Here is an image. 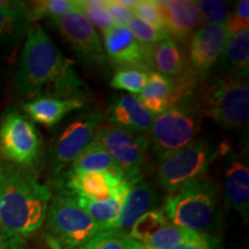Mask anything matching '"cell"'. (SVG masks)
I'll use <instances>...</instances> for the list:
<instances>
[{
    "mask_svg": "<svg viewBox=\"0 0 249 249\" xmlns=\"http://www.w3.org/2000/svg\"><path fill=\"white\" fill-rule=\"evenodd\" d=\"M14 88L27 98L49 93L50 97L85 101L90 92L73 64L40 26L28 29Z\"/></svg>",
    "mask_w": 249,
    "mask_h": 249,
    "instance_id": "6da1fadb",
    "label": "cell"
},
{
    "mask_svg": "<svg viewBox=\"0 0 249 249\" xmlns=\"http://www.w3.org/2000/svg\"><path fill=\"white\" fill-rule=\"evenodd\" d=\"M51 191L29 173L0 169V222L21 236L36 232L45 222Z\"/></svg>",
    "mask_w": 249,
    "mask_h": 249,
    "instance_id": "7a4b0ae2",
    "label": "cell"
},
{
    "mask_svg": "<svg viewBox=\"0 0 249 249\" xmlns=\"http://www.w3.org/2000/svg\"><path fill=\"white\" fill-rule=\"evenodd\" d=\"M163 211L173 225L198 233L213 231L218 219L216 186L205 178L187 183L167 196Z\"/></svg>",
    "mask_w": 249,
    "mask_h": 249,
    "instance_id": "3957f363",
    "label": "cell"
},
{
    "mask_svg": "<svg viewBox=\"0 0 249 249\" xmlns=\"http://www.w3.org/2000/svg\"><path fill=\"white\" fill-rule=\"evenodd\" d=\"M201 128L198 110L181 99L156 116L150 134L156 157L160 161L195 141Z\"/></svg>",
    "mask_w": 249,
    "mask_h": 249,
    "instance_id": "277c9868",
    "label": "cell"
},
{
    "mask_svg": "<svg viewBox=\"0 0 249 249\" xmlns=\"http://www.w3.org/2000/svg\"><path fill=\"white\" fill-rule=\"evenodd\" d=\"M226 151L227 149L218 148L208 140H195L160 161L158 181L166 192H177L187 183L204 178L218 155Z\"/></svg>",
    "mask_w": 249,
    "mask_h": 249,
    "instance_id": "5b68a950",
    "label": "cell"
},
{
    "mask_svg": "<svg viewBox=\"0 0 249 249\" xmlns=\"http://www.w3.org/2000/svg\"><path fill=\"white\" fill-rule=\"evenodd\" d=\"M208 117L226 129L247 124L249 118V87L247 81L226 76L214 80L204 103Z\"/></svg>",
    "mask_w": 249,
    "mask_h": 249,
    "instance_id": "8992f818",
    "label": "cell"
},
{
    "mask_svg": "<svg viewBox=\"0 0 249 249\" xmlns=\"http://www.w3.org/2000/svg\"><path fill=\"white\" fill-rule=\"evenodd\" d=\"M45 219L50 236L70 248L81 247L101 232L91 217L70 196L51 197Z\"/></svg>",
    "mask_w": 249,
    "mask_h": 249,
    "instance_id": "52a82bcc",
    "label": "cell"
},
{
    "mask_svg": "<svg viewBox=\"0 0 249 249\" xmlns=\"http://www.w3.org/2000/svg\"><path fill=\"white\" fill-rule=\"evenodd\" d=\"M93 139L105 148L124 178L140 177L145 152L150 145L148 138L107 124L99 127Z\"/></svg>",
    "mask_w": 249,
    "mask_h": 249,
    "instance_id": "ba28073f",
    "label": "cell"
},
{
    "mask_svg": "<svg viewBox=\"0 0 249 249\" xmlns=\"http://www.w3.org/2000/svg\"><path fill=\"white\" fill-rule=\"evenodd\" d=\"M0 149L15 164L29 166L35 163L40 151L35 124L20 112H8L0 124Z\"/></svg>",
    "mask_w": 249,
    "mask_h": 249,
    "instance_id": "9c48e42d",
    "label": "cell"
},
{
    "mask_svg": "<svg viewBox=\"0 0 249 249\" xmlns=\"http://www.w3.org/2000/svg\"><path fill=\"white\" fill-rule=\"evenodd\" d=\"M52 22L76 52L81 61L97 71L107 70L108 60L97 31L80 12H71L53 18Z\"/></svg>",
    "mask_w": 249,
    "mask_h": 249,
    "instance_id": "30bf717a",
    "label": "cell"
},
{
    "mask_svg": "<svg viewBox=\"0 0 249 249\" xmlns=\"http://www.w3.org/2000/svg\"><path fill=\"white\" fill-rule=\"evenodd\" d=\"M103 123L99 111H90L73 119L61 130L52 149V172L60 174L65 167L73 163L80 152L95 138Z\"/></svg>",
    "mask_w": 249,
    "mask_h": 249,
    "instance_id": "8fae6325",
    "label": "cell"
},
{
    "mask_svg": "<svg viewBox=\"0 0 249 249\" xmlns=\"http://www.w3.org/2000/svg\"><path fill=\"white\" fill-rule=\"evenodd\" d=\"M104 34V51L118 68H140L150 71L151 46L140 43L126 26L116 24Z\"/></svg>",
    "mask_w": 249,
    "mask_h": 249,
    "instance_id": "7c38bea8",
    "label": "cell"
},
{
    "mask_svg": "<svg viewBox=\"0 0 249 249\" xmlns=\"http://www.w3.org/2000/svg\"><path fill=\"white\" fill-rule=\"evenodd\" d=\"M127 180L121 174L110 172H74L62 174L57 182L58 195L83 197L92 201H107L114 189Z\"/></svg>",
    "mask_w": 249,
    "mask_h": 249,
    "instance_id": "4fadbf2b",
    "label": "cell"
},
{
    "mask_svg": "<svg viewBox=\"0 0 249 249\" xmlns=\"http://www.w3.org/2000/svg\"><path fill=\"white\" fill-rule=\"evenodd\" d=\"M226 24L205 23L193 34L189 45V61L197 74L209 71L222 57L230 38Z\"/></svg>",
    "mask_w": 249,
    "mask_h": 249,
    "instance_id": "5bb4252c",
    "label": "cell"
},
{
    "mask_svg": "<svg viewBox=\"0 0 249 249\" xmlns=\"http://www.w3.org/2000/svg\"><path fill=\"white\" fill-rule=\"evenodd\" d=\"M224 200L227 207L248 217L249 211V169L244 155H227L224 180Z\"/></svg>",
    "mask_w": 249,
    "mask_h": 249,
    "instance_id": "9a60e30c",
    "label": "cell"
},
{
    "mask_svg": "<svg viewBox=\"0 0 249 249\" xmlns=\"http://www.w3.org/2000/svg\"><path fill=\"white\" fill-rule=\"evenodd\" d=\"M164 20V30L171 38L187 40L198 29L202 21L196 1L157 0Z\"/></svg>",
    "mask_w": 249,
    "mask_h": 249,
    "instance_id": "2e32d148",
    "label": "cell"
},
{
    "mask_svg": "<svg viewBox=\"0 0 249 249\" xmlns=\"http://www.w3.org/2000/svg\"><path fill=\"white\" fill-rule=\"evenodd\" d=\"M156 116L149 112L133 95H120L112 102L107 112L111 126L136 134L149 133Z\"/></svg>",
    "mask_w": 249,
    "mask_h": 249,
    "instance_id": "e0dca14e",
    "label": "cell"
},
{
    "mask_svg": "<svg viewBox=\"0 0 249 249\" xmlns=\"http://www.w3.org/2000/svg\"><path fill=\"white\" fill-rule=\"evenodd\" d=\"M142 180L141 177L127 179L114 189L113 195L107 201H92L83 197H73L81 208L97 224L101 231L113 230L119 219L121 207L130 188Z\"/></svg>",
    "mask_w": 249,
    "mask_h": 249,
    "instance_id": "ac0fdd59",
    "label": "cell"
},
{
    "mask_svg": "<svg viewBox=\"0 0 249 249\" xmlns=\"http://www.w3.org/2000/svg\"><path fill=\"white\" fill-rule=\"evenodd\" d=\"M85 107V101L42 96L23 105L31 119L45 127H53L71 112Z\"/></svg>",
    "mask_w": 249,
    "mask_h": 249,
    "instance_id": "d6986e66",
    "label": "cell"
},
{
    "mask_svg": "<svg viewBox=\"0 0 249 249\" xmlns=\"http://www.w3.org/2000/svg\"><path fill=\"white\" fill-rule=\"evenodd\" d=\"M156 201H157V195L151 183L140 180L130 188L124 198L119 219L113 230L123 232L128 231L139 218L148 213Z\"/></svg>",
    "mask_w": 249,
    "mask_h": 249,
    "instance_id": "ffe728a7",
    "label": "cell"
},
{
    "mask_svg": "<svg viewBox=\"0 0 249 249\" xmlns=\"http://www.w3.org/2000/svg\"><path fill=\"white\" fill-rule=\"evenodd\" d=\"M176 81L157 71H150L147 85L139 93L138 99L155 116L163 113L174 104Z\"/></svg>",
    "mask_w": 249,
    "mask_h": 249,
    "instance_id": "44dd1931",
    "label": "cell"
},
{
    "mask_svg": "<svg viewBox=\"0 0 249 249\" xmlns=\"http://www.w3.org/2000/svg\"><path fill=\"white\" fill-rule=\"evenodd\" d=\"M220 61L229 71V76L247 79L249 70V29L230 36Z\"/></svg>",
    "mask_w": 249,
    "mask_h": 249,
    "instance_id": "7402d4cb",
    "label": "cell"
},
{
    "mask_svg": "<svg viewBox=\"0 0 249 249\" xmlns=\"http://www.w3.org/2000/svg\"><path fill=\"white\" fill-rule=\"evenodd\" d=\"M151 67L167 77L178 76L185 70L181 50L170 36L151 46Z\"/></svg>",
    "mask_w": 249,
    "mask_h": 249,
    "instance_id": "603a6c76",
    "label": "cell"
},
{
    "mask_svg": "<svg viewBox=\"0 0 249 249\" xmlns=\"http://www.w3.org/2000/svg\"><path fill=\"white\" fill-rule=\"evenodd\" d=\"M71 171L74 172H110L121 174V171L112 160L105 148L95 139L80 152L71 163Z\"/></svg>",
    "mask_w": 249,
    "mask_h": 249,
    "instance_id": "cb8c5ba5",
    "label": "cell"
},
{
    "mask_svg": "<svg viewBox=\"0 0 249 249\" xmlns=\"http://www.w3.org/2000/svg\"><path fill=\"white\" fill-rule=\"evenodd\" d=\"M201 234L202 233L187 230L185 227L167 224L161 227L160 231L156 232L144 244L154 249H173L183 242L194 240Z\"/></svg>",
    "mask_w": 249,
    "mask_h": 249,
    "instance_id": "d4e9b609",
    "label": "cell"
},
{
    "mask_svg": "<svg viewBox=\"0 0 249 249\" xmlns=\"http://www.w3.org/2000/svg\"><path fill=\"white\" fill-rule=\"evenodd\" d=\"M30 21L29 8L23 2L18 1L12 7L0 8V38L21 33Z\"/></svg>",
    "mask_w": 249,
    "mask_h": 249,
    "instance_id": "484cf974",
    "label": "cell"
},
{
    "mask_svg": "<svg viewBox=\"0 0 249 249\" xmlns=\"http://www.w3.org/2000/svg\"><path fill=\"white\" fill-rule=\"evenodd\" d=\"M167 224H169V220L163 210H149L136 220V223L130 229L129 235L135 241L145 242Z\"/></svg>",
    "mask_w": 249,
    "mask_h": 249,
    "instance_id": "4316f807",
    "label": "cell"
},
{
    "mask_svg": "<svg viewBox=\"0 0 249 249\" xmlns=\"http://www.w3.org/2000/svg\"><path fill=\"white\" fill-rule=\"evenodd\" d=\"M135 240L128 232L107 230L98 232L79 249H133Z\"/></svg>",
    "mask_w": 249,
    "mask_h": 249,
    "instance_id": "83f0119b",
    "label": "cell"
},
{
    "mask_svg": "<svg viewBox=\"0 0 249 249\" xmlns=\"http://www.w3.org/2000/svg\"><path fill=\"white\" fill-rule=\"evenodd\" d=\"M150 71L140 70V68H118L110 85L112 88L124 90L130 93H140L147 81Z\"/></svg>",
    "mask_w": 249,
    "mask_h": 249,
    "instance_id": "f1b7e54d",
    "label": "cell"
},
{
    "mask_svg": "<svg viewBox=\"0 0 249 249\" xmlns=\"http://www.w3.org/2000/svg\"><path fill=\"white\" fill-rule=\"evenodd\" d=\"M103 1L104 0H75V5L77 12H80L92 26H97L105 33L117 23L103 7Z\"/></svg>",
    "mask_w": 249,
    "mask_h": 249,
    "instance_id": "f546056e",
    "label": "cell"
},
{
    "mask_svg": "<svg viewBox=\"0 0 249 249\" xmlns=\"http://www.w3.org/2000/svg\"><path fill=\"white\" fill-rule=\"evenodd\" d=\"M71 12H77L75 0H44V1H36L33 4L31 9L29 8L30 20H37L43 17L58 18L64 17Z\"/></svg>",
    "mask_w": 249,
    "mask_h": 249,
    "instance_id": "4dcf8cb0",
    "label": "cell"
},
{
    "mask_svg": "<svg viewBox=\"0 0 249 249\" xmlns=\"http://www.w3.org/2000/svg\"><path fill=\"white\" fill-rule=\"evenodd\" d=\"M127 28H128L130 33L133 34V36L140 43L145 45H155L160 43V40L169 37L164 29H161L160 27H156L151 23L145 22V21L135 17L129 21V23L127 24Z\"/></svg>",
    "mask_w": 249,
    "mask_h": 249,
    "instance_id": "1f68e13d",
    "label": "cell"
},
{
    "mask_svg": "<svg viewBox=\"0 0 249 249\" xmlns=\"http://www.w3.org/2000/svg\"><path fill=\"white\" fill-rule=\"evenodd\" d=\"M201 21L204 23L226 24L230 15L229 4L219 0H201L196 1Z\"/></svg>",
    "mask_w": 249,
    "mask_h": 249,
    "instance_id": "d6a6232c",
    "label": "cell"
},
{
    "mask_svg": "<svg viewBox=\"0 0 249 249\" xmlns=\"http://www.w3.org/2000/svg\"><path fill=\"white\" fill-rule=\"evenodd\" d=\"M132 12L135 18L164 29L163 15L156 0H139Z\"/></svg>",
    "mask_w": 249,
    "mask_h": 249,
    "instance_id": "836d02e7",
    "label": "cell"
},
{
    "mask_svg": "<svg viewBox=\"0 0 249 249\" xmlns=\"http://www.w3.org/2000/svg\"><path fill=\"white\" fill-rule=\"evenodd\" d=\"M249 26V1L248 0H240L236 5L235 12L230 15L226 22L227 30L230 35H235L240 31L248 29Z\"/></svg>",
    "mask_w": 249,
    "mask_h": 249,
    "instance_id": "e575fe53",
    "label": "cell"
},
{
    "mask_svg": "<svg viewBox=\"0 0 249 249\" xmlns=\"http://www.w3.org/2000/svg\"><path fill=\"white\" fill-rule=\"evenodd\" d=\"M103 7L107 12L108 15L113 18V21L119 26H126L134 18L132 9L124 6L119 0H104Z\"/></svg>",
    "mask_w": 249,
    "mask_h": 249,
    "instance_id": "d590c367",
    "label": "cell"
},
{
    "mask_svg": "<svg viewBox=\"0 0 249 249\" xmlns=\"http://www.w3.org/2000/svg\"><path fill=\"white\" fill-rule=\"evenodd\" d=\"M220 240L216 236L208 234V233H202L198 238L194 240L183 242V244L177 246L173 249H219Z\"/></svg>",
    "mask_w": 249,
    "mask_h": 249,
    "instance_id": "8d00e7d4",
    "label": "cell"
},
{
    "mask_svg": "<svg viewBox=\"0 0 249 249\" xmlns=\"http://www.w3.org/2000/svg\"><path fill=\"white\" fill-rule=\"evenodd\" d=\"M24 236L8 231L5 227H0V249H24Z\"/></svg>",
    "mask_w": 249,
    "mask_h": 249,
    "instance_id": "74e56055",
    "label": "cell"
},
{
    "mask_svg": "<svg viewBox=\"0 0 249 249\" xmlns=\"http://www.w3.org/2000/svg\"><path fill=\"white\" fill-rule=\"evenodd\" d=\"M46 240H48V244L50 247H51V249H62L61 245L59 244L55 239L52 238V236H48V239H46Z\"/></svg>",
    "mask_w": 249,
    "mask_h": 249,
    "instance_id": "f35d334b",
    "label": "cell"
},
{
    "mask_svg": "<svg viewBox=\"0 0 249 249\" xmlns=\"http://www.w3.org/2000/svg\"><path fill=\"white\" fill-rule=\"evenodd\" d=\"M133 249H154V248L150 247V246H148L147 244H144V242L135 241Z\"/></svg>",
    "mask_w": 249,
    "mask_h": 249,
    "instance_id": "ab89813d",
    "label": "cell"
},
{
    "mask_svg": "<svg viewBox=\"0 0 249 249\" xmlns=\"http://www.w3.org/2000/svg\"><path fill=\"white\" fill-rule=\"evenodd\" d=\"M18 1H7V0H0V8H7L12 7L17 4Z\"/></svg>",
    "mask_w": 249,
    "mask_h": 249,
    "instance_id": "60d3db41",
    "label": "cell"
},
{
    "mask_svg": "<svg viewBox=\"0 0 249 249\" xmlns=\"http://www.w3.org/2000/svg\"><path fill=\"white\" fill-rule=\"evenodd\" d=\"M0 227H2V225H1V222H0Z\"/></svg>",
    "mask_w": 249,
    "mask_h": 249,
    "instance_id": "b9f144b4",
    "label": "cell"
}]
</instances>
